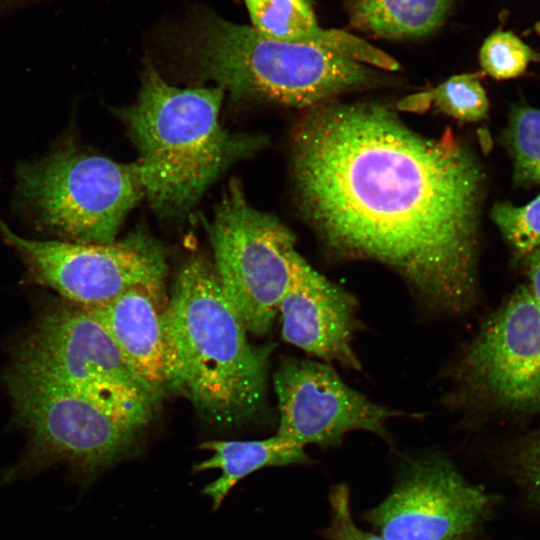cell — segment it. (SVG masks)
I'll return each mask as SVG.
<instances>
[{
    "label": "cell",
    "mask_w": 540,
    "mask_h": 540,
    "mask_svg": "<svg viewBox=\"0 0 540 540\" xmlns=\"http://www.w3.org/2000/svg\"><path fill=\"white\" fill-rule=\"evenodd\" d=\"M292 165L329 255L392 269L433 313L472 307L485 174L449 128L426 137L385 106L325 103L297 125Z\"/></svg>",
    "instance_id": "cell-1"
},
{
    "label": "cell",
    "mask_w": 540,
    "mask_h": 540,
    "mask_svg": "<svg viewBox=\"0 0 540 540\" xmlns=\"http://www.w3.org/2000/svg\"><path fill=\"white\" fill-rule=\"evenodd\" d=\"M223 92L172 86L148 65L136 102L121 111L140 152L145 196L160 215L187 212L227 167L264 145L222 127Z\"/></svg>",
    "instance_id": "cell-2"
},
{
    "label": "cell",
    "mask_w": 540,
    "mask_h": 540,
    "mask_svg": "<svg viewBox=\"0 0 540 540\" xmlns=\"http://www.w3.org/2000/svg\"><path fill=\"white\" fill-rule=\"evenodd\" d=\"M167 315L179 362L178 392L220 426L240 425L261 413L274 345L249 342L211 262L196 257L184 264Z\"/></svg>",
    "instance_id": "cell-3"
},
{
    "label": "cell",
    "mask_w": 540,
    "mask_h": 540,
    "mask_svg": "<svg viewBox=\"0 0 540 540\" xmlns=\"http://www.w3.org/2000/svg\"><path fill=\"white\" fill-rule=\"evenodd\" d=\"M179 28L183 51L202 75L238 97L314 108L375 78L363 63L313 44L264 37L213 12H193Z\"/></svg>",
    "instance_id": "cell-4"
},
{
    "label": "cell",
    "mask_w": 540,
    "mask_h": 540,
    "mask_svg": "<svg viewBox=\"0 0 540 540\" xmlns=\"http://www.w3.org/2000/svg\"><path fill=\"white\" fill-rule=\"evenodd\" d=\"M4 382L28 445L18 462L3 471L0 487L64 464L67 478L83 491L137 441L140 430L60 382L13 368Z\"/></svg>",
    "instance_id": "cell-5"
},
{
    "label": "cell",
    "mask_w": 540,
    "mask_h": 540,
    "mask_svg": "<svg viewBox=\"0 0 540 540\" xmlns=\"http://www.w3.org/2000/svg\"><path fill=\"white\" fill-rule=\"evenodd\" d=\"M11 368L60 382L140 431L161 399L129 366L100 320L71 302L41 312L14 347Z\"/></svg>",
    "instance_id": "cell-6"
},
{
    "label": "cell",
    "mask_w": 540,
    "mask_h": 540,
    "mask_svg": "<svg viewBox=\"0 0 540 540\" xmlns=\"http://www.w3.org/2000/svg\"><path fill=\"white\" fill-rule=\"evenodd\" d=\"M17 199L41 226L82 243H112L127 213L145 196L138 162L119 163L71 140L22 164Z\"/></svg>",
    "instance_id": "cell-7"
},
{
    "label": "cell",
    "mask_w": 540,
    "mask_h": 540,
    "mask_svg": "<svg viewBox=\"0 0 540 540\" xmlns=\"http://www.w3.org/2000/svg\"><path fill=\"white\" fill-rule=\"evenodd\" d=\"M220 285L248 332L268 333L302 256L295 235L230 182L207 225Z\"/></svg>",
    "instance_id": "cell-8"
},
{
    "label": "cell",
    "mask_w": 540,
    "mask_h": 540,
    "mask_svg": "<svg viewBox=\"0 0 540 540\" xmlns=\"http://www.w3.org/2000/svg\"><path fill=\"white\" fill-rule=\"evenodd\" d=\"M0 235L37 282L81 307L104 305L139 287L164 294L166 254L143 231L106 244L31 240L15 234L0 218Z\"/></svg>",
    "instance_id": "cell-9"
},
{
    "label": "cell",
    "mask_w": 540,
    "mask_h": 540,
    "mask_svg": "<svg viewBox=\"0 0 540 540\" xmlns=\"http://www.w3.org/2000/svg\"><path fill=\"white\" fill-rule=\"evenodd\" d=\"M451 378L453 403L540 410V305L527 286L482 324L453 365Z\"/></svg>",
    "instance_id": "cell-10"
},
{
    "label": "cell",
    "mask_w": 540,
    "mask_h": 540,
    "mask_svg": "<svg viewBox=\"0 0 540 540\" xmlns=\"http://www.w3.org/2000/svg\"><path fill=\"white\" fill-rule=\"evenodd\" d=\"M495 503L447 455L409 458L390 495L363 518L386 540H470Z\"/></svg>",
    "instance_id": "cell-11"
},
{
    "label": "cell",
    "mask_w": 540,
    "mask_h": 540,
    "mask_svg": "<svg viewBox=\"0 0 540 540\" xmlns=\"http://www.w3.org/2000/svg\"><path fill=\"white\" fill-rule=\"evenodd\" d=\"M277 435L302 447H336L364 430L389 441L387 423L400 411L379 405L347 385L327 362L285 358L274 374Z\"/></svg>",
    "instance_id": "cell-12"
},
{
    "label": "cell",
    "mask_w": 540,
    "mask_h": 540,
    "mask_svg": "<svg viewBox=\"0 0 540 540\" xmlns=\"http://www.w3.org/2000/svg\"><path fill=\"white\" fill-rule=\"evenodd\" d=\"M357 311L353 294L302 257L279 304L282 337L323 362L359 372L362 366L353 347L361 327Z\"/></svg>",
    "instance_id": "cell-13"
},
{
    "label": "cell",
    "mask_w": 540,
    "mask_h": 540,
    "mask_svg": "<svg viewBox=\"0 0 540 540\" xmlns=\"http://www.w3.org/2000/svg\"><path fill=\"white\" fill-rule=\"evenodd\" d=\"M165 294L134 288L90 310L133 371L161 398L179 390V362Z\"/></svg>",
    "instance_id": "cell-14"
},
{
    "label": "cell",
    "mask_w": 540,
    "mask_h": 540,
    "mask_svg": "<svg viewBox=\"0 0 540 540\" xmlns=\"http://www.w3.org/2000/svg\"><path fill=\"white\" fill-rule=\"evenodd\" d=\"M252 28L264 37L319 46L349 59L385 70L399 64L382 50L338 29L318 25L307 0H244Z\"/></svg>",
    "instance_id": "cell-15"
},
{
    "label": "cell",
    "mask_w": 540,
    "mask_h": 540,
    "mask_svg": "<svg viewBox=\"0 0 540 540\" xmlns=\"http://www.w3.org/2000/svg\"><path fill=\"white\" fill-rule=\"evenodd\" d=\"M211 451L210 458L194 465L195 472L219 469L221 475L207 484L202 493L217 509L230 490L243 478L266 467L310 463L304 447L279 435L262 440H211L199 445Z\"/></svg>",
    "instance_id": "cell-16"
},
{
    "label": "cell",
    "mask_w": 540,
    "mask_h": 540,
    "mask_svg": "<svg viewBox=\"0 0 540 540\" xmlns=\"http://www.w3.org/2000/svg\"><path fill=\"white\" fill-rule=\"evenodd\" d=\"M450 0H349L351 23L377 36L414 38L446 20Z\"/></svg>",
    "instance_id": "cell-17"
},
{
    "label": "cell",
    "mask_w": 540,
    "mask_h": 540,
    "mask_svg": "<svg viewBox=\"0 0 540 540\" xmlns=\"http://www.w3.org/2000/svg\"><path fill=\"white\" fill-rule=\"evenodd\" d=\"M504 143L513 161V182L522 187L540 184V110L511 109Z\"/></svg>",
    "instance_id": "cell-18"
},
{
    "label": "cell",
    "mask_w": 540,
    "mask_h": 540,
    "mask_svg": "<svg viewBox=\"0 0 540 540\" xmlns=\"http://www.w3.org/2000/svg\"><path fill=\"white\" fill-rule=\"evenodd\" d=\"M428 96L441 112L459 121L477 122L487 116L486 91L475 75H454L433 88Z\"/></svg>",
    "instance_id": "cell-19"
},
{
    "label": "cell",
    "mask_w": 540,
    "mask_h": 540,
    "mask_svg": "<svg viewBox=\"0 0 540 540\" xmlns=\"http://www.w3.org/2000/svg\"><path fill=\"white\" fill-rule=\"evenodd\" d=\"M490 216L517 256L526 257L540 245V194L524 206L496 202Z\"/></svg>",
    "instance_id": "cell-20"
},
{
    "label": "cell",
    "mask_w": 540,
    "mask_h": 540,
    "mask_svg": "<svg viewBox=\"0 0 540 540\" xmlns=\"http://www.w3.org/2000/svg\"><path fill=\"white\" fill-rule=\"evenodd\" d=\"M535 54L516 35L495 31L483 42L479 60L482 69L495 79H510L522 75Z\"/></svg>",
    "instance_id": "cell-21"
},
{
    "label": "cell",
    "mask_w": 540,
    "mask_h": 540,
    "mask_svg": "<svg viewBox=\"0 0 540 540\" xmlns=\"http://www.w3.org/2000/svg\"><path fill=\"white\" fill-rule=\"evenodd\" d=\"M330 524L321 531L327 540H386L356 526L350 509V493L345 483L332 487L329 494Z\"/></svg>",
    "instance_id": "cell-22"
},
{
    "label": "cell",
    "mask_w": 540,
    "mask_h": 540,
    "mask_svg": "<svg viewBox=\"0 0 540 540\" xmlns=\"http://www.w3.org/2000/svg\"><path fill=\"white\" fill-rule=\"evenodd\" d=\"M513 467L515 472L540 467V429L521 442L515 454Z\"/></svg>",
    "instance_id": "cell-23"
},
{
    "label": "cell",
    "mask_w": 540,
    "mask_h": 540,
    "mask_svg": "<svg viewBox=\"0 0 540 540\" xmlns=\"http://www.w3.org/2000/svg\"><path fill=\"white\" fill-rule=\"evenodd\" d=\"M525 258L529 278L527 288L534 300L540 305V245Z\"/></svg>",
    "instance_id": "cell-24"
},
{
    "label": "cell",
    "mask_w": 540,
    "mask_h": 540,
    "mask_svg": "<svg viewBox=\"0 0 540 540\" xmlns=\"http://www.w3.org/2000/svg\"><path fill=\"white\" fill-rule=\"evenodd\" d=\"M530 499L540 507V467L515 473Z\"/></svg>",
    "instance_id": "cell-25"
},
{
    "label": "cell",
    "mask_w": 540,
    "mask_h": 540,
    "mask_svg": "<svg viewBox=\"0 0 540 540\" xmlns=\"http://www.w3.org/2000/svg\"><path fill=\"white\" fill-rule=\"evenodd\" d=\"M20 1L22 0H0V5H10Z\"/></svg>",
    "instance_id": "cell-26"
}]
</instances>
